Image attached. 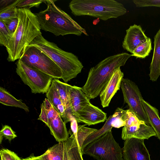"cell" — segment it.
Returning a JSON list of instances; mask_svg holds the SVG:
<instances>
[{
    "label": "cell",
    "instance_id": "20",
    "mask_svg": "<svg viewBox=\"0 0 160 160\" xmlns=\"http://www.w3.org/2000/svg\"><path fill=\"white\" fill-rule=\"evenodd\" d=\"M46 97L53 108L60 114L66 123L65 108L53 80L51 86L46 93Z\"/></svg>",
    "mask_w": 160,
    "mask_h": 160
},
{
    "label": "cell",
    "instance_id": "17",
    "mask_svg": "<svg viewBox=\"0 0 160 160\" xmlns=\"http://www.w3.org/2000/svg\"><path fill=\"white\" fill-rule=\"evenodd\" d=\"M47 126L49 128L51 134L58 142H63L69 138L66 123L59 113L48 122Z\"/></svg>",
    "mask_w": 160,
    "mask_h": 160
},
{
    "label": "cell",
    "instance_id": "18",
    "mask_svg": "<svg viewBox=\"0 0 160 160\" xmlns=\"http://www.w3.org/2000/svg\"><path fill=\"white\" fill-rule=\"evenodd\" d=\"M70 137L63 142V160H83L81 149L74 135L70 131Z\"/></svg>",
    "mask_w": 160,
    "mask_h": 160
},
{
    "label": "cell",
    "instance_id": "35",
    "mask_svg": "<svg viewBox=\"0 0 160 160\" xmlns=\"http://www.w3.org/2000/svg\"><path fill=\"white\" fill-rule=\"evenodd\" d=\"M41 112L38 119L43 122L47 126L48 124V119L42 103L41 104Z\"/></svg>",
    "mask_w": 160,
    "mask_h": 160
},
{
    "label": "cell",
    "instance_id": "5",
    "mask_svg": "<svg viewBox=\"0 0 160 160\" xmlns=\"http://www.w3.org/2000/svg\"><path fill=\"white\" fill-rule=\"evenodd\" d=\"M69 6L75 16H89L104 21L117 18L127 12L122 3L114 0H72Z\"/></svg>",
    "mask_w": 160,
    "mask_h": 160
},
{
    "label": "cell",
    "instance_id": "1",
    "mask_svg": "<svg viewBox=\"0 0 160 160\" xmlns=\"http://www.w3.org/2000/svg\"><path fill=\"white\" fill-rule=\"evenodd\" d=\"M18 26L6 47L9 62L20 59L31 42L42 34L35 14L26 8H18Z\"/></svg>",
    "mask_w": 160,
    "mask_h": 160
},
{
    "label": "cell",
    "instance_id": "4",
    "mask_svg": "<svg viewBox=\"0 0 160 160\" xmlns=\"http://www.w3.org/2000/svg\"><path fill=\"white\" fill-rule=\"evenodd\" d=\"M43 52L61 69L62 78L66 83L80 73L83 67L78 57L73 53L64 51L53 42L48 41L41 34L30 43Z\"/></svg>",
    "mask_w": 160,
    "mask_h": 160
},
{
    "label": "cell",
    "instance_id": "19",
    "mask_svg": "<svg viewBox=\"0 0 160 160\" xmlns=\"http://www.w3.org/2000/svg\"><path fill=\"white\" fill-rule=\"evenodd\" d=\"M154 38L153 54L149 74L150 80L152 82L157 81L160 75V28Z\"/></svg>",
    "mask_w": 160,
    "mask_h": 160
},
{
    "label": "cell",
    "instance_id": "3",
    "mask_svg": "<svg viewBox=\"0 0 160 160\" xmlns=\"http://www.w3.org/2000/svg\"><path fill=\"white\" fill-rule=\"evenodd\" d=\"M131 56L132 54L126 52L113 55L91 68L86 83L81 88L87 97L90 100L99 95L115 70L124 66Z\"/></svg>",
    "mask_w": 160,
    "mask_h": 160
},
{
    "label": "cell",
    "instance_id": "16",
    "mask_svg": "<svg viewBox=\"0 0 160 160\" xmlns=\"http://www.w3.org/2000/svg\"><path fill=\"white\" fill-rule=\"evenodd\" d=\"M69 96L71 114L77 120L78 113L83 106L90 99L82 90V88L69 85Z\"/></svg>",
    "mask_w": 160,
    "mask_h": 160
},
{
    "label": "cell",
    "instance_id": "27",
    "mask_svg": "<svg viewBox=\"0 0 160 160\" xmlns=\"http://www.w3.org/2000/svg\"><path fill=\"white\" fill-rule=\"evenodd\" d=\"M86 125H79L78 126L76 139L81 150L82 144L87 138L92 133L98 129L86 127Z\"/></svg>",
    "mask_w": 160,
    "mask_h": 160
},
{
    "label": "cell",
    "instance_id": "28",
    "mask_svg": "<svg viewBox=\"0 0 160 160\" xmlns=\"http://www.w3.org/2000/svg\"><path fill=\"white\" fill-rule=\"evenodd\" d=\"M12 34L6 26L4 22L0 20V44L6 48L12 38Z\"/></svg>",
    "mask_w": 160,
    "mask_h": 160
},
{
    "label": "cell",
    "instance_id": "8",
    "mask_svg": "<svg viewBox=\"0 0 160 160\" xmlns=\"http://www.w3.org/2000/svg\"><path fill=\"white\" fill-rule=\"evenodd\" d=\"M16 64L17 73L24 84L30 88L32 93H44L48 92L53 77L28 67L20 59Z\"/></svg>",
    "mask_w": 160,
    "mask_h": 160
},
{
    "label": "cell",
    "instance_id": "29",
    "mask_svg": "<svg viewBox=\"0 0 160 160\" xmlns=\"http://www.w3.org/2000/svg\"><path fill=\"white\" fill-rule=\"evenodd\" d=\"M17 137L15 132L11 127L7 125L3 126L0 131V142L1 143L3 138L8 140L10 142Z\"/></svg>",
    "mask_w": 160,
    "mask_h": 160
},
{
    "label": "cell",
    "instance_id": "9",
    "mask_svg": "<svg viewBox=\"0 0 160 160\" xmlns=\"http://www.w3.org/2000/svg\"><path fill=\"white\" fill-rule=\"evenodd\" d=\"M120 87L124 102L128 105L129 109L134 113L139 119L150 125L142 102L141 100L143 98L138 86L130 79L123 78Z\"/></svg>",
    "mask_w": 160,
    "mask_h": 160
},
{
    "label": "cell",
    "instance_id": "15",
    "mask_svg": "<svg viewBox=\"0 0 160 160\" xmlns=\"http://www.w3.org/2000/svg\"><path fill=\"white\" fill-rule=\"evenodd\" d=\"M156 134L152 128L144 122L129 126H124L122 128L121 138L125 140L131 138L148 139Z\"/></svg>",
    "mask_w": 160,
    "mask_h": 160
},
{
    "label": "cell",
    "instance_id": "30",
    "mask_svg": "<svg viewBox=\"0 0 160 160\" xmlns=\"http://www.w3.org/2000/svg\"><path fill=\"white\" fill-rule=\"evenodd\" d=\"M42 2L46 4V0H20L16 5L18 8H26L30 9L33 7L38 8Z\"/></svg>",
    "mask_w": 160,
    "mask_h": 160
},
{
    "label": "cell",
    "instance_id": "6",
    "mask_svg": "<svg viewBox=\"0 0 160 160\" xmlns=\"http://www.w3.org/2000/svg\"><path fill=\"white\" fill-rule=\"evenodd\" d=\"M82 154L97 160H123L122 149L115 140L111 130L88 144Z\"/></svg>",
    "mask_w": 160,
    "mask_h": 160
},
{
    "label": "cell",
    "instance_id": "37",
    "mask_svg": "<svg viewBox=\"0 0 160 160\" xmlns=\"http://www.w3.org/2000/svg\"><path fill=\"white\" fill-rule=\"evenodd\" d=\"M22 160H40L36 156H34L33 154L31 155L29 157L22 159Z\"/></svg>",
    "mask_w": 160,
    "mask_h": 160
},
{
    "label": "cell",
    "instance_id": "24",
    "mask_svg": "<svg viewBox=\"0 0 160 160\" xmlns=\"http://www.w3.org/2000/svg\"><path fill=\"white\" fill-rule=\"evenodd\" d=\"M63 142H58L48 148L42 154L36 156L40 160H63Z\"/></svg>",
    "mask_w": 160,
    "mask_h": 160
},
{
    "label": "cell",
    "instance_id": "33",
    "mask_svg": "<svg viewBox=\"0 0 160 160\" xmlns=\"http://www.w3.org/2000/svg\"><path fill=\"white\" fill-rule=\"evenodd\" d=\"M2 21L4 22L7 28L12 34L17 28L18 23V18H12Z\"/></svg>",
    "mask_w": 160,
    "mask_h": 160
},
{
    "label": "cell",
    "instance_id": "34",
    "mask_svg": "<svg viewBox=\"0 0 160 160\" xmlns=\"http://www.w3.org/2000/svg\"><path fill=\"white\" fill-rule=\"evenodd\" d=\"M71 130H69L74 135L76 138H77L78 132V122L76 119L72 116L70 120Z\"/></svg>",
    "mask_w": 160,
    "mask_h": 160
},
{
    "label": "cell",
    "instance_id": "31",
    "mask_svg": "<svg viewBox=\"0 0 160 160\" xmlns=\"http://www.w3.org/2000/svg\"><path fill=\"white\" fill-rule=\"evenodd\" d=\"M0 155L1 160H22L15 152L6 148L1 149Z\"/></svg>",
    "mask_w": 160,
    "mask_h": 160
},
{
    "label": "cell",
    "instance_id": "13",
    "mask_svg": "<svg viewBox=\"0 0 160 160\" xmlns=\"http://www.w3.org/2000/svg\"><path fill=\"white\" fill-rule=\"evenodd\" d=\"M124 74L120 68L115 70L99 96L103 108L108 106L111 99L120 89Z\"/></svg>",
    "mask_w": 160,
    "mask_h": 160
},
{
    "label": "cell",
    "instance_id": "21",
    "mask_svg": "<svg viewBox=\"0 0 160 160\" xmlns=\"http://www.w3.org/2000/svg\"><path fill=\"white\" fill-rule=\"evenodd\" d=\"M53 81L57 89L59 95L65 109L66 123L70 122L72 116L71 114L70 104L69 96V84L60 81L58 79L53 78Z\"/></svg>",
    "mask_w": 160,
    "mask_h": 160
},
{
    "label": "cell",
    "instance_id": "25",
    "mask_svg": "<svg viewBox=\"0 0 160 160\" xmlns=\"http://www.w3.org/2000/svg\"><path fill=\"white\" fill-rule=\"evenodd\" d=\"M152 50L151 39L148 38L145 42L133 50L132 55L136 58H144L149 55Z\"/></svg>",
    "mask_w": 160,
    "mask_h": 160
},
{
    "label": "cell",
    "instance_id": "26",
    "mask_svg": "<svg viewBox=\"0 0 160 160\" xmlns=\"http://www.w3.org/2000/svg\"><path fill=\"white\" fill-rule=\"evenodd\" d=\"M20 0H17L9 6L0 10V20L18 18L17 4Z\"/></svg>",
    "mask_w": 160,
    "mask_h": 160
},
{
    "label": "cell",
    "instance_id": "36",
    "mask_svg": "<svg viewBox=\"0 0 160 160\" xmlns=\"http://www.w3.org/2000/svg\"><path fill=\"white\" fill-rule=\"evenodd\" d=\"M13 0H1L0 2V10L9 6L15 1Z\"/></svg>",
    "mask_w": 160,
    "mask_h": 160
},
{
    "label": "cell",
    "instance_id": "11",
    "mask_svg": "<svg viewBox=\"0 0 160 160\" xmlns=\"http://www.w3.org/2000/svg\"><path fill=\"white\" fill-rule=\"evenodd\" d=\"M144 140L131 138L125 140L122 149L123 160H151Z\"/></svg>",
    "mask_w": 160,
    "mask_h": 160
},
{
    "label": "cell",
    "instance_id": "10",
    "mask_svg": "<svg viewBox=\"0 0 160 160\" xmlns=\"http://www.w3.org/2000/svg\"><path fill=\"white\" fill-rule=\"evenodd\" d=\"M126 112V110L119 108H117L113 114L110 115L106 120L101 128L91 134L86 139L81 148L82 153L83 149L87 145L112 130L113 127L119 128L123 127L125 124Z\"/></svg>",
    "mask_w": 160,
    "mask_h": 160
},
{
    "label": "cell",
    "instance_id": "2",
    "mask_svg": "<svg viewBox=\"0 0 160 160\" xmlns=\"http://www.w3.org/2000/svg\"><path fill=\"white\" fill-rule=\"evenodd\" d=\"M54 0H46L47 8L35 13L40 28L56 36L84 34L88 36L85 29L64 11L55 4Z\"/></svg>",
    "mask_w": 160,
    "mask_h": 160
},
{
    "label": "cell",
    "instance_id": "7",
    "mask_svg": "<svg viewBox=\"0 0 160 160\" xmlns=\"http://www.w3.org/2000/svg\"><path fill=\"white\" fill-rule=\"evenodd\" d=\"M20 59L31 68L54 78H62V73L59 67L45 53L34 46L29 45Z\"/></svg>",
    "mask_w": 160,
    "mask_h": 160
},
{
    "label": "cell",
    "instance_id": "23",
    "mask_svg": "<svg viewBox=\"0 0 160 160\" xmlns=\"http://www.w3.org/2000/svg\"><path fill=\"white\" fill-rule=\"evenodd\" d=\"M21 100H18L14 97L5 88L0 87V102L6 106L19 108L26 112H29L28 107Z\"/></svg>",
    "mask_w": 160,
    "mask_h": 160
},
{
    "label": "cell",
    "instance_id": "32",
    "mask_svg": "<svg viewBox=\"0 0 160 160\" xmlns=\"http://www.w3.org/2000/svg\"><path fill=\"white\" fill-rule=\"evenodd\" d=\"M133 2L137 7L152 6L160 7V0H134Z\"/></svg>",
    "mask_w": 160,
    "mask_h": 160
},
{
    "label": "cell",
    "instance_id": "12",
    "mask_svg": "<svg viewBox=\"0 0 160 160\" xmlns=\"http://www.w3.org/2000/svg\"><path fill=\"white\" fill-rule=\"evenodd\" d=\"M107 118L106 113L89 101L78 112L77 121L90 126L103 122Z\"/></svg>",
    "mask_w": 160,
    "mask_h": 160
},
{
    "label": "cell",
    "instance_id": "22",
    "mask_svg": "<svg viewBox=\"0 0 160 160\" xmlns=\"http://www.w3.org/2000/svg\"><path fill=\"white\" fill-rule=\"evenodd\" d=\"M150 125L160 140V118L158 111L143 98L141 100Z\"/></svg>",
    "mask_w": 160,
    "mask_h": 160
},
{
    "label": "cell",
    "instance_id": "14",
    "mask_svg": "<svg viewBox=\"0 0 160 160\" xmlns=\"http://www.w3.org/2000/svg\"><path fill=\"white\" fill-rule=\"evenodd\" d=\"M126 32L122 47L124 49L131 53L136 48L145 42L148 38L140 25L134 24L131 26Z\"/></svg>",
    "mask_w": 160,
    "mask_h": 160
}]
</instances>
